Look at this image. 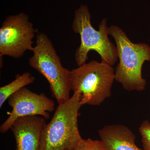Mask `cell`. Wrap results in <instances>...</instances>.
<instances>
[{"label": "cell", "mask_w": 150, "mask_h": 150, "mask_svg": "<svg viewBox=\"0 0 150 150\" xmlns=\"http://www.w3.org/2000/svg\"><path fill=\"white\" fill-rule=\"evenodd\" d=\"M81 106L75 93L59 104L43 130L42 150H74L77 147L83 139L78 127V116Z\"/></svg>", "instance_id": "5b68a950"}, {"label": "cell", "mask_w": 150, "mask_h": 150, "mask_svg": "<svg viewBox=\"0 0 150 150\" xmlns=\"http://www.w3.org/2000/svg\"><path fill=\"white\" fill-rule=\"evenodd\" d=\"M46 119L38 115L17 119L11 127L16 143V150H42V137Z\"/></svg>", "instance_id": "ba28073f"}, {"label": "cell", "mask_w": 150, "mask_h": 150, "mask_svg": "<svg viewBox=\"0 0 150 150\" xmlns=\"http://www.w3.org/2000/svg\"><path fill=\"white\" fill-rule=\"evenodd\" d=\"M115 80L112 66L93 60L71 71V89L82 106H98L110 97Z\"/></svg>", "instance_id": "3957f363"}, {"label": "cell", "mask_w": 150, "mask_h": 150, "mask_svg": "<svg viewBox=\"0 0 150 150\" xmlns=\"http://www.w3.org/2000/svg\"><path fill=\"white\" fill-rule=\"evenodd\" d=\"M144 150H150V122L143 121L139 128Z\"/></svg>", "instance_id": "8fae6325"}, {"label": "cell", "mask_w": 150, "mask_h": 150, "mask_svg": "<svg viewBox=\"0 0 150 150\" xmlns=\"http://www.w3.org/2000/svg\"><path fill=\"white\" fill-rule=\"evenodd\" d=\"M74 150H104L100 140L83 139Z\"/></svg>", "instance_id": "7c38bea8"}, {"label": "cell", "mask_w": 150, "mask_h": 150, "mask_svg": "<svg viewBox=\"0 0 150 150\" xmlns=\"http://www.w3.org/2000/svg\"><path fill=\"white\" fill-rule=\"evenodd\" d=\"M12 108L9 116L0 127L4 134L10 130L14 122L20 117L38 115L46 120L55 109V103L44 93L38 94L24 87L12 95L7 100Z\"/></svg>", "instance_id": "52a82bcc"}, {"label": "cell", "mask_w": 150, "mask_h": 150, "mask_svg": "<svg viewBox=\"0 0 150 150\" xmlns=\"http://www.w3.org/2000/svg\"><path fill=\"white\" fill-rule=\"evenodd\" d=\"M91 14L86 5H81L76 11L72 24L73 31L80 36L81 44L76 50L75 59L78 67L88 59L89 52H96L101 62L112 66L118 59L117 48L108 38L107 19H103L99 30L95 29L91 23Z\"/></svg>", "instance_id": "7a4b0ae2"}, {"label": "cell", "mask_w": 150, "mask_h": 150, "mask_svg": "<svg viewBox=\"0 0 150 150\" xmlns=\"http://www.w3.org/2000/svg\"><path fill=\"white\" fill-rule=\"evenodd\" d=\"M32 52L28 60L30 66L46 78L58 104L69 99L71 71L63 67L52 41L45 33L37 34Z\"/></svg>", "instance_id": "277c9868"}, {"label": "cell", "mask_w": 150, "mask_h": 150, "mask_svg": "<svg viewBox=\"0 0 150 150\" xmlns=\"http://www.w3.org/2000/svg\"><path fill=\"white\" fill-rule=\"evenodd\" d=\"M36 30L23 13L6 17L0 28V57L19 59L27 51L33 50Z\"/></svg>", "instance_id": "8992f818"}, {"label": "cell", "mask_w": 150, "mask_h": 150, "mask_svg": "<svg viewBox=\"0 0 150 150\" xmlns=\"http://www.w3.org/2000/svg\"><path fill=\"white\" fill-rule=\"evenodd\" d=\"M35 78L29 72L18 74L11 82L0 88V108L10 96L26 86L34 82Z\"/></svg>", "instance_id": "30bf717a"}, {"label": "cell", "mask_w": 150, "mask_h": 150, "mask_svg": "<svg viewBox=\"0 0 150 150\" xmlns=\"http://www.w3.org/2000/svg\"><path fill=\"white\" fill-rule=\"evenodd\" d=\"M104 150H144L136 145V136L122 124L106 125L98 130Z\"/></svg>", "instance_id": "9c48e42d"}, {"label": "cell", "mask_w": 150, "mask_h": 150, "mask_svg": "<svg viewBox=\"0 0 150 150\" xmlns=\"http://www.w3.org/2000/svg\"><path fill=\"white\" fill-rule=\"evenodd\" d=\"M108 32L115 40L119 60L115 70V80L127 91L144 90L146 81L142 76V69L144 62L150 61L149 45L131 42L117 25L108 27Z\"/></svg>", "instance_id": "6da1fadb"}]
</instances>
